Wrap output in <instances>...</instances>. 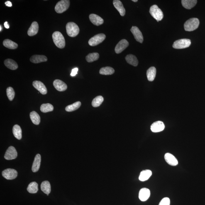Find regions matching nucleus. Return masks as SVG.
<instances>
[{
	"label": "nucleus",
	"instance_id": "f257e3e1",
	"mask_svg": "<svg viewBox=\"0 0 205 205\" xmlns=\"http://www.w3.org/2000/svg\"><path fill=\"white\" fill-rule=\"evenodd\" d=\"M52 39L55 45L58 48L62 49L65 47V38L61 33L59 31L54 32L52 35Z\"/></svg>",
	"mask_w": 205,
	"mask_h": 205
},
{
	"label": "nucleus",
	"instance_id": "f03ea898",
	"mask_svg": "<svg viewBox=\"0 0 205 205\" xmlns=\"http://www.w3.org/2000/svg\"><path fill=\"white\" fill-rule=\"evenodd\" d=\"M199 25V21L197 18H191L186 21L184 24V29L187 31L190 32L197 29Z\"/></svg>",
	"mask_w": 205,
	"mask_h": 205
},
{
	"label": "nucleus",
	"instance_id": "7ed1b4c3",
	"mask_svg": "<svg viewBox=\"0 0 205 205\" xmlns=\"http://www.w3.org/2000/svg\"><path fill=\"white\" fill-rule=\"evenodd\" d=\"M66 31L69 36L74 37L78 34L79 32V27L74 22H69L66 25Z\"/></svg>",
	"mask_w": 205,
	"mask_h": 205
},
{
	"label": "nucleus",
	"instance_id": "20e7f679",
	"mask_svg": "<svg viewBox=\"0 0 205 205\" xmlns=\"http://www.w3.org/2000/svg\"><path fill=\"white\" fill-rule=\"evenodd\" d=\"M149 12L152 16L158 22L161 21L163 18V13L157 5H154L151 7Z\"/></svg>",
	"mask_w": 205,
	"mask_h": 205
},
{
	"label": "nucleus",
	"instance_id": "39448f33",
	"mask_svg": "<svg viewBox=\"0 0 205 205\" xmlns=\"http://www.w3.org/2000/svg\"><path fill=\"white\" fill-rule=\"evenodd\" d=\"M191 44V40L189 39H181L174 42L172 47L176 49H184L190 46Z\"/></svg>",
	"mask_w": 205,
	"mask_h": 205
},
{
	"label": "nucleus",
	"instance_id": "423d86ee",
	"mask_svg": "<svg viewBox=\"0 0 205 205\" xmlns=\"http://www.w3.org/2000/svg\"><path fill=\"white\" fill-rule=\"evenodd\" d=\"M70 1L62 0L57 3L55 7V11L58 13H62L67 11L70 6Z\"/></svg>",
	"mask_w": 205,
	"mask_h": 205
},
{
	"label": "nucleus",
	"instance_id": "0eeeda50",
	"mask_svg": "<svg viewBox=\"0 0 205 205\" xmlns=\"http://www.w3.org/2000/svg\"><path fill=\"white\" fill-rule=\"evenodd\" d=\"M106 38V35L104 33H99L95 35L89 41V44L91 46L94 47L102 43Z\"/></svg>",
	"mask_w": 205,
	"mask_h": 205
},
{
	"label": "nucleus",
	"instance_id": "6e6552de",
	"mask_svg": "<svg viewBox=\"0 0 205 205\" xmlns=\"http://www.w3.org/2000/svg\"><path fill=\"white\" fill-rule=\"evenodd\" d=\"M2 175L6 179L13 180L17 177L18 172L14 169L8 168L3 171Z\"/></svg>",
	"mask_w": 205,
	"mask_h": 205
},
{
	"label": "nucleus",
	"instance_id": "1a4fd4ad",
	"mask_svg": "<svg viewBox=\"0 0 205 205\" xmlns=\"http://www.w3.org/2000/svg\"><path fill=\"white\" fill-rule=\"evenodd\" d=\"M18 154L14 147L10 146L7 150L4 155L5 158L7 160H11L16 158Z\"/></svg>",
	"mask_w": 205,
	"mask_h": 205
},
{
	"label": "nucleus",
	"instance_id": "9d476101",
	"mask_svg": "<svg viewBox=\"0 0 205 205\" xmlns=\"http://www.w3.org/2000/svg\"><path fill=\"white\" fill-rule=\"evenodd\" d=\"M130 31L133 33L135 38L137 42L140 43H143V34L139 29L138 27L136 26H132L130 29Z\"/></svg>",
	"mask_w": 205,
	"mask_h": 205
},
{
	"label": "nucleus",
	"instance_id": "9b49d317",
	"mask_svg": "<svg viewBox=\"0 0 205 205\" xmlns=\"http://www.w3.org/2000/svg\"><path fill=\"white\" fill-rule=\"evenodd\" d=\"M165 127V125L163 122L158 121L152 123L151 125L150 129L154 133H157L163 131Z\"/></svg>",
	"mask_w": 205,
	"mask_h": 205
},
{
	"label": "nucleus",
	"instance_id": "f8f14e48",
	"mask_svg": "<svg viewBox=\"0 0 205 205\" xmlns=\"http://www.w3.org/2000/svg\"><path fill=\"white\" fill-rule=\"evenodd\" d=\"M128 42L126 40L123 39L118 42L115 48V51L117 54L121 53L128 46Z\"/></svg>",
	"mask_w": 205,
	"mask_h": 205
},
{
	"label": "nucleus",
	"instance_id": "ddd939ff",
	"mask_svg": "<svg viewBox=\"0 0 205 205\" xmlns=\"http://www.w3.org/2000/svg\"><path fill=\"white\" fill-rule=\"evenodd\" d=\"M33 86L41 94L45 95L47 94V89L43 82L40 81H35L33 82Z\"/></svg>",
	"mask_w": 205,
	"mask_h": 205
},
{
	"label": "nucleus",
	"instance_id": "4468645a",
	"mask_svg": "<svg viewBox=\"0 0 205 205\" xmlns=\"http://www.w3.org/2000/svg\"><path fill=\"white\" fill-rule=\"evenodd\" d=\"M150 192L149 189L144 188L140 189L139 194V198L142 201H146L150 197Z\"/></svg>",
	"mask_w": 205,
	"mask_h": 205
},
{
	"label": "nucleus",
	"instance_id": "2eb2a0df",
	"mask_svg": "<svg viewBox=\"0 0 205 205\" xmlns=\"http://www.w3.org/2000/svg\"><path fill=\"white\" fill-rule=\"evenodd\" d=\"M53 85L57 90L63 92L67 90V86L65 82L59 79H56L53 82Z\"/></svg>",
	"mask_w": 205,
	"mask_h": 205
},
{
	"label": "nucleus",
	"instance_id": "dca6fc26",
	"mask_svg": "<svg viewBox=\"0 0 205 205\" xmlns=\"http://www.w3.org/2000/svg\"><path fill=\"white\" fill-rule=\"evenodd\" d=\"M165 159L166 162L171 166H176L178 164L177 158L172 154L166 153L165 155Z\"/></svg>",
	"mask_w": 205,
	"mask_h": 205
},
{
	"label": "nucleus",
	"instance_id": "f3484780",
	"mask_svg": "<svg viewBox=\"0 0 205 205\" xmlns=\"http://www.w3.org/2000/svg\"><path fill=\"white\" fill-rule=\"evenodd\" d=\"M89 18L92 23L96 26L102 25L104 23V20L98 15L91 14L89 15Z\"/></svg>",
	"mask_w": 205,
	"mask_h": 205
},
{
	"label": "nucleus",
	"instance_id": "a211bd4d",
	"mask_svg": "<svg viewBox=\"0 0 205 205\" xmlns=\"http://www.w3.org/2000/svg\"><path fill=\"white\" fill-rule=\"evenodd\" d=\"M41 161V157L39 154H37L35 157L34 160L33 162V166H32V171L33 172H38L39 169Z\"/></svg>",
	"mask_w": 205,
	"mask_h": 205
},
{
	"label": "nucleus",
	"instance_id": "6ab92c4d",
	"mask_svg": "<svg viewBox=\"0 0 205 205\" xmlns=\"http://www.w3.org/2000/svg\"><path fill=\"white\" fill-rule=\"evenodd\" d=\"M113 3L114 6L119 12L121 16H124L125 14V10L121 2L119 0H114L113 1Z\"/></svg>",
	"mask_w": 205,
	"mask_h": 205
},
{
	"label": "nucleus",
	"instance_id": "aec40b11",
	"mask_svg": "<svg viewBox=\"0 0 205 205\" xmlns=\"http://www.w3.org/2000/svg\"><path fill=\"white\" fill-rule=\"evenodd\" d=\"M47 60L48 59L47 57L44 55H35L32 56L30 58V61L35 64L46 62Z\"/></svg>",
	"mask_w": 205,
	"mask_h": 205
},
{
	"label": "nucleus",
	"instance_id": "412c9836",
	"mask_svg": "<svg viewBox=\"0 0 205 205\" xmlns=\"http://www.w3.org/2000/svg\"><path fill=\"white\" fill-rule=\"evenodd\" d=\"M39 26L38 23L36 21H34L32 23L31 26L29 29L28 31V35L29 36H33L36 35L38 31Z\"/></svg>",
	"mask_w": 205,
	"mask_h": 205
},
{
	"label": "nucleus",
	"instance_id": "4be33fe9",
	"mask_svg": "<svg viewBox=\"0 0 205 205\" xmlns=\"http://www.w3.org/2000/svg\"><path fill=\"white\" fill-rule=\"evenodd\" d=\"M4 64L7 67L11 70H15L18 69V65L17 63L11 59H6Z\"/></svg>",
	"mask_w": 205,
	"mask_h": 205
},
{
	"label": "nucleus",
	"instance_id": "5701e85b",
	"mask_svg": "<svg viewBox=\"0 0 205 205\" xmlns=\"http://www.w3.org/2000/svg\"><path fill=\"white\" fill-rule=\"evenodd\" d=\"M41 189L43 192L47 195H49L51 191V187L50 182L48 181H45L42 182L41 185Z\"/></svg>",
	"mask_w": 205,
	"mask_h": 205
},
{
	"label": "nucleus",
	"instance_id": "b1692460",
	"mask_svg": "<svg viewBox=\"0 0 205 205\" xmlns=\"http://www.w3.org/2000/svg\"><path fill=\"white\" fill-rule=\"evenodd\" d=\"M152 175V172L150 170L148 169L143 170L140 172L139 179L140 181L144 182L148 180Z\"/></svg>",
	"mask_w": 205,
	"mask_h": 205
},
{
	"label": "nucleus",
	"instance_id": "393cba45",
	"mask_svg": "<svg viewBox=\"0 0 205 205\" xmlns=\"http://www.w3.org/2000/svg\"><path fill=\"white\" fill-rule=\"evenodd\" d=\"M182 6L187 9H190L196 6L197 1L196 0H182Z\"/></svg>",
	"mask_w": 205,
	"mask_h": 205
},
{
	"label": "nucleus",
	"instance_id": "a878e982",
	"mask_svg": "<svg viewBox=\"0 0 205 205\" xmlns=\"http://www.w3.org/2000/svg\"><path fill=\"white\" fill-rule=\"evenodd\" d=\"M125 60L128 63L136 67L138 65V61L136 57L133 55H128L125 57Z\"/></svg>",
	"mask_w": 205,
	"mask_h": 205
},
{
	"label": "nucleus",
	"instance_id": "bb28decb",
	"mask_svg": "<svg viewBox=\"0 0 205 205\" xmlns=\"http://www.w3.org/2000/svg\"><path fill=\"white\" fill-rule=\"evenodd\" d=\"M156 74V69L155 67H152L148 69L147 72V79L149 81H153L155 79Z\"/></svg>",
	"mask_w": 205,
	"mask_h": 205
},
{
	"label": "nucleus",
	"instance_id": "cd10ccee",
	"mask_svg": "<svg viewBox=\"0 0 205 205\" xmlns=\"http://www.w3.org/2000/svg\"><path fill=\"white\" fill-rule=\"evenodd\" d=\"M3 45L6 48L11 50H14L18 48V44L9 39H6L3 42Z\"/></svg>",
	"mask_w": 205,
	"mask_h": 205
},
{
	"label": "nucleus",
	"instance_id": "c85d7f7f",
	"mask_svg": "<svg viewBox=\"0 0 205 205\" xmlns=\"http://www.w3.org/2000/svg\"><path fill=\"white\" fill-rule=\"evenodd\" d=\"M30 117L33 124L38 125L40 124V118L39 115L36 112L33 111L30 113Z\"/></svg>",
	"mask_w": 205,
	"mask_h": 205
},
{
	"label": "nucleus",
	"instance_id": "c756f323",
	"mask_svg": "<svg viewBox=\"0 0 205 205\" xmlns=\"http://www.w3.org/2000/svg\"><path fill=\"white\" fill-rule=\"evenodd\" d=\"M13 133L15 138L18 140L22 138V130L21 127L18 125H15L13 127Z\"/></svg>",
	"mask_w": 205,
	"mask_h": 205
},
{
	"label": "nucleus",
	"instance_id": "7c9ffc66",
	"mask_svg": "<svg viewBox=\"0 0 205 205\" xmlns=\"http://www.w3.org/2000/svg\"><path fill=\"white\" fill-rule=\"evenodd\" d=\"M38 190V185L35 182L30 183L27 188V190L30 194H36Z\"/></svg>",
	"mask_w": 205,
	"mask_h": 205
},
{
	"label": "nucleus",
	"instance_id": "2f4dec72",
	"mask_svg": "<svg viewBox=\"0 0 205 205\" xmlns=\"http://www.w3.org/2000/svg\"><path fill=\"white\" fill-rule=\"evenodd\" d=\"M114 69L113 68L110 67H103L100 70V74L102 75H111L114 73Z\"/></svg>",
	"mask_w": 205,
	"mask_h": 205
},
{
	"label": "nucleus",
	"instance_id": "473e14b6",
	"mask_svg": "<svg viewBox=\"0 0 205 205\" xmlns=\"http://www.w3.org/2000/svg\"><path fill=\"white\" fill-rule=\"evenodd\" d=\"M81 103L80 101H77L66 107L65 109L67 112L74 111L78 109L81 106Z\"/></svg>",
	"mask_w": 205,
	"mask_h": 205
},
{
	"label": "nucleus",
	"instance_id": "72a5a7b5",
	"mask_svg": "<svg viewBox=\"0 0 205 205\" xmlns=\"http://www.w3.org/2000/svg\"><path fill=\"white\" fill-rule=\"evenodd\" d=\"M54 107L50 103L43 104L41 106L40 110L42 112L46 113L53 111Z\"/></svg>",
	"mask_w": 205,
	"mask_h": 205
},
{
	"label": "nucleus",
	"instance_id": "f704fd0d",
	"mask_svg": "<svg viewBox=\"0 0 205 205\" xmlns=\"http://www.w3.org/2000/svg\"><path fill=\"white\" fill-rule=\"evenodd\" d=\"M99 58V54L97 52L90 53L86 56V60L88 62H92L97 60Z\"/></svg>",
	"mask_w": 205,
	"mask_h": 205
},
{
	"label": "nucleus",
	"instance_id": "c9c22d12",
	"mask_svg": "<svg viewBox=\"0 0 205 205\" xmlns=\"http://www.w3.org/2000/svg\"><path fill=\"white\" fill-rule=\"evenodd\" d=\"M104 99L102 96H98L93 99L92 103V106L94 107H98L102 104Z\"/></svg>",
	"mask_w": 205,
	"mask_h": 205
},
{
	"label": "nucleus",
	"instance_id": "e433bc0d",
	"mask_svg": "<svg viewBox=\"0 0 205 205\" xmlns=\"http://www.w3.org/2000/svg\"><path fill=\"white\" fill-rule=\"evenodd\" d=\"M6 92L8 99L10 101H12L15 96L14 89L11 87H8L7 89Z\"/></svg>",
	"mask_w": 205,
	"mask_h": 205
},
{
	"label": "nucleus",
	"instance_id": "4c0bfd02",
	"mask_svg": "<svg viewBox=\"0 0 205 205\" xmlns=\"http://www.w3.org/2000/svg\"><path fill=\"white\" fill-rule=\"evenodd\" d=\"M170 200L168 198H163L159 203V205H170Z\"/></svg>",
	"mask_w": 205,
	"mask_h": 205
},
{
	"label": "nucleus",
	"instance_id": "58836bf2",
	"mask_svg": "<svg viewBox=\"0 0 205 205\" xmlns=\"http://www.w3.org/2000/svg\"><path fill=\"white\" fill-rule=\"evenodd\" d=\"M78 71V69L77 68L72 69V73H71L70 74L71 76L72 77H74L76 75V74H77Z\"/></svg>",
	"mask_w": 205,
	"mask_h": 205
},
{
	"label": "nucleus",
	"instance_id": "ea45409f",
	"mask_svg": "<svg viewBox=\"0 0 205 205\" xmlns=\"http://www.w3.org/2000/svg\"><path fill=\"white\" fill-rule=\"evenodd\" d=\"M6 6L8 7H11L12 5V3L11 2L9 1H7L5 3Z\"/></svg>",
	"mask_w": 205,
	"mask_h": 205
},
{
	"label": "nucleus",
	"instance_id": "a19ab883",
	"mask_svg": "<svg viewBox=\"0 0 205 205\" xmlns=\"http://www.w3.org/2000/svg\"><path fill=\"white\" fill-rule=\"evenodd\" d=\"M4 25L5 28H6V29H8L9 28V27H10L9 25H8L7 22L6 21V22H5V23L4 24Z\"/></svg>",
	"mask_w": 205,
	"mask_h": 205
},
{
	"label": "nucleus",
	"instance_id": "79ce46f5",
	"mask_svg": "<svg viewBox=\"0 0 205 205\" xmlns=\"http://www.w3.org/2000/svg\"><path fill=\"white\" fill-rule=\"evenodd\" d=\"M132 1L134 2H137L138 1V0H132Z\"/></svg>",
	"mask_w": 205,
	"mask_h": 205
},
{
	"label": "nucleus",
	"instance_id": "37998d69",
	"mask_svg": "<svg viewBox=\"0 0 205 205\" xmlns=\"http://www.w3.org/2000/svg\"><path fill=\"white\" fill-rule=\"evenodd\" d=\"M0 28H1V29H0V31H1L2 29V26L1 25V26H0Z\"/></svg>",
	"mask_w": 205,
	"mask_h": 205
}]
</instances>
